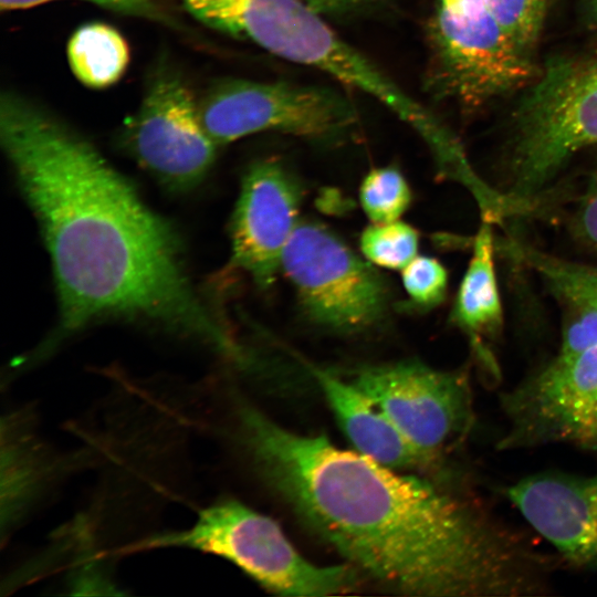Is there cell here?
I'll return each instance as SVG.
<instances>
[{
  "label": "cell",
  "mask_w": 597,
  "mask_h": 597,
  "mask_svg": "<svg viewBox=\"0 0 597 597\" xmlns=\"http://www.w3.org/2000/svg\"><path fill=\"white\" fill-rule=\"evenodd\" d=\"M597 402V346L570 357L555 356L502 394L506 430L502 450L573 442Z\"/></svg>",
  "instance_id": "obj_11"
},
{
  "label": "cell",
  "mask_w": 597,
  "mask_h": 597,
  "mask_svg": "<svg viewBox=\"0 0 597 597\" xmlns=\"http://www.w3.org/2000/svg\"><path fill=\"white\" fill-rule=\"evenodd\" d=\"M346 379L433 461L464 437L473 422L470 385L460 371L408 360L360 367Z\"/></svg>",
  "instance_id": "obj_9"
},
{
  "label": "cell",
  "mask_w": 597,
  "mask_h": 597,
  "mask_svg": "<svg viewBox=\"0 0 597 597\" xmlns=\"http://www.w3.org/2000/svg\"><path fill=\"white\" fill-rule=\"evenodd\" d=\"M547 0H488L489 8L506 36L530 54L545 17Z\"/></svg>",
  "instance_id": "obj_20"
},
{
  "label": "cell",
  "mask_w": 597,
  "mask_h": 597,
  "mask_svg": "<svg viewBox=\"0 0 597 597\" xmlns=\"http://www.w3.org/2000/svg\"><path fill=\"white\" fill-rule=\"evenodd\" d=\"M281 269L305 312L320 325L358 332L385 313L387 295L378 273L322 226L297 224Z\"/></svg>",
  "instance_id": "obj_7"
},
{
  "label": "cell",
  "mask_w": 597,
  "mask_h": 597,
  "mask_svg": "<svg viewBox=\"0 0 597 597\" xmlns=\"http://www.w3.org/2000/svg\"><path fill=\"white\" fill-rule=\"evenodd\" d=\"M597 146V56L557 59L517 113L505 196L521 209L576 153Z\"/></svg>",
  "instance_id": "obj_4"
},
{
  "label": "cell",
  "mask_w": 597,
  "mask_h": 597,
  "mask_svg": "<svg viewBox=\"0 0 597 597\" xmlns=\"http://www.w3.org/2000/svg\"><path fill=\"white\" fill-rule=\"evenodd\" d=\"M590 9L595 18H597V0H589Z\"/></svg>",
  "instance_id": "obj_27"
},
{
  "label": "cell",
  "mask_w": 597,
  "mask_h": 597,
  "mask_svg": "<svg viewBox=\"0 0 597 597\" xmlns=\"http://www.w3.org/2000/svg\"><path fill=\"white\" fill-rule=\"evenodd\" d=\"M0 139L51 254L56 337L123 316L241 355L195 293L172 229L86 138L35 102L3 92Z\"/></svg>",
  "instance_id": "obj_2"
},
{
  "label": "cell",
  "mask_w": 597,
  "mask_h": 597,
  "mask_svg": "<svg viewBox=\"0 0 597 597\" xmlns=\"http://www.w3.org/2000/svg\"><path fill=\"white\" fill-rule=\"evenodd\" d=\"M71 70L86 86L102 88L117 82L129 60L122 34L104 23H88L77 29L67 44Z\"/></svg>",
  "instance_id": "obj_16"
},
{
  "label": "cell",
  "mask_w": 597,
  "mask_h": 597,
  "mask_svg": "<svg viewBox=\"0 0 597 597\" xmlns=\"http://www.w3.org/2000/svg\"><path fill=\"white\" fill-rule=\"evenodd\" d=\"M123 137L138 164L175 191L201 181L218 147L201 124L190 91L169 73L151 83Z\"/></svg>",
  "instance_id": "obj_10"
},
{
  "label": "cell",
  "mask_w": 597,
  "mask_h": 597,
  "mask_svg": "<svg viewBox=\"0 0 597 597\" xmlns=\"http://www.w3.org/2000/svg\"><path fill=\"white\" fill-rule=\"evenodd\" d=\"M54 0H0L2 10L25 9ZM105 8L143 17L159 15V0H83Z\"/></svg>",
  "instance_id": "obj_24"
},
{
  "label": "cell",
  "mask_w": 597,
  "mask_h": 597,
  "mask_svg": "<svg viewBox=\"0 0 597 597\" xmlns=\"http://www.w3.org/2000/svg\"><path fill=\"white\" fill-rule=\"evenodd\" d=\"M500 245L513 258L536 271L562 301L578 302L597 308V265L563 260L516 240H509Z\"/></svg>",
  "instance_id": "obj_17"
},
{
  "label": "cell",
  "mask_w": 597,
  "mask_h": 597,
  "mask_svg": "<svg viewBox=\"0 0 597 597\" xmlns=\"http://www.w3.org/2000/svg\"><path fill=\"white\" fill-rule=\"evenodd\" d=\"M493 222L482 219L474 237L472 255L457 294L453 320L474 342L478 355L493 377L499 368L484 350L483 337H494L503 325V308L495 273Z\"/></svg>",
  "instance_id": "obj_15"
},
{
  "label": "cell",
  "mask_w": 597,
  "mask_h": 597,
  "mask_svg": "<svg viewBox=\"0 0 597 597\" xmlns=\"http://www.w3.org/2000/svg\"><path fill=\"white\" fill-rule=\"evenodd\" d=\"M198 111L218 146L270 130L328 140L343 136L356 122L353 107L336 93L282 82L219 84L198 103Z\"/></svg>",
  "instance_id": "obj_8"
},
{
  "label": "cell",
  "mask_w": 597,
  "mask_h": 597,
  "mask_svg": "<svg viewBox=\"0 0 597 597\" xmlns=\"http://www.w3.org/2000/svg\"><path fill=\"white\" fill-rule=\"evenodd\" d=\"M506 495L565 561L597 572V472H540L512 484Z\"/></svg>",
  "instance_id": "obj_13"
},
{
  "label": "cell",
  "mask_w": 597,
  "mask_h": 597,
  "mask_svg": "<svg viewBox=\"0 0 597 597\" xmlns=\"http://www.w3.org/2000/svg\"><path fill=\"white\" fill-rule=\"evenodd\" d=\"M198 20L291 62L321 70L381 102L428 144L443 126L301 0H195Z\"/></svg>",
  "instance_id": "obj_3"
},
{
  "label": "cell",
  "mask_w": 597,
  "mask_h": 597,
  "mask_svg": "<svg viewBox=\"0 0 597 597\" xmlns=\"http://www.w3.org/2000/svg\"><path fill=\"white\" fill-rule=\"evenodd\" d=\"M406 293L417 305L432 306L442 301L448 286V273L434 258L415 256L402 270Z\"/></svg>",
  "instance_id": "obj_21"
},
{
  "label": "cell",
  "mask_w": 597,
  "mask_h": 597,
  "mask_svg": "<svg viewBox=\"0 0 597 597\" xmlns=\"http://www.w3.org/2000/svg\"><path fill=\"white\" fill-rule=\"evenodd\" d=\"M165 546L218 555L276 595L332 596L358 586L354 566L310 562L274 520L237 500H221L203 509L187 530L154 535L137 544L139 549Z\"/></svg>",
  "instance_id": "obj_5"
},
{
  "label": "cell",
  "mask_w": 597,
  "mask_h": 597,
  "mask_svg": "<svg viewBox=\"0 0 597 597\" xmlns=\"http://www.w3.org/2000/svg\"><path fill=\"white\" fill-rule=\"evenodd\" d=\"M239 438L301 521L390 590L422 597L548 591L549 559L490 513L418 475L284 428L241 404Z\"/></svg>",
  "instance_id": "obj_1"
},
{
  "label": "cell",
  "mask_w": 597,
  "mask_h": 597,
  "mask_svg": "<svg viewBox=\"0 0 597 597\" xmlns=\"http://www.w3.org/2000/svg\"><path fill=\"white\" fill-rule=\"evenodd\" d=\"M572 443L597 450V402L580 425Z\"/></svg>",
  "instance_id": "obj_25"
},
{
  "label": "cell",
  "mask_w": 597,
  "mask_h": 597,
  "mask_svg": "<svg viewBox=\"0 0 597 597\" xmlns=\"http://www.w3.org/2000/svg\"><path fill=\"white\" fill-rule=\"evenodd\" d=\"M298 203L295 184L277 163L259 161L247 171L231 221L232 261L261 287L281 270Z\"/></svg>",
  "instance_id": "obj_12"
},
{
  "label": "cell",
  "mask_w": 597,
  "mask_h": 597,
  "mask_svg": "<svg viewBox=\"0 0 597 597\" xmlns=\"http://www.w3.org/2000/svg\"><path fill=\"white\" fill-rule=\"evenodd\" d=\"M572 229L577 239L597 249V166L578 200Z\"/></svg>",
  "instance_id": "obj_23"
},
{
  "label": "cell",
  "mask_w": 597,
  "mask_h": 597,
  "mask_svg": "<svg viewBox=\"0 0 597 597\" xmlns=\"http://www.w3.org/2000/svg\"><path fill=\"white\" fill-rule=\"evenodd\" d=\"M359 201L371 223L390 222L399 220L408 209L411 190L396 168H376L363 179Z\"/></svg>",
  "instance_id": "obj_19"
},
{
  "label": "cell",
  "mask_w": 597,
  "mask_h": 597,
  "mask_svg": "<svg viewBox=\"0 0 597 597\" xmlns=\"http://www.w3.org/2000/svg\"><path fill=\"white\" fill-rule=\"evenodd\" d=\"M365 259L377 266L402 270L418 255L419 234L400 220L371 223L360 235Z\"/></svg>",
  "instance_id": "obj_18"
},
{
  "label": "cell",
  "mask_w": 597,
  "mask_h": 597,
  "mask_svg": "<svg viewBox=\"0 0 597 597\" xmlns=\"http://www.w3.org/2000/svg\"><path fill=\"white\" fill-rule=\"evenodd\" d=\"M320 13L341 12L354 9L371 0H301Z\"/></svg>",
  "instance_id": "obj_26"
},
{
  "label": "cell",
  "mask_w": 597,
  "mask_h": 597,
  "mask_svg": "<svg viewBox=\"0 0 597 597\" xmlns=\"http://www.w3.org/2000/svg\"><path fill=\"white\" fill-rule=\"evenodd\" d=\"M567 306L561 345L556 356L570 357L597 346V308L563 301Z\"/></svg>",
  "instance_id": "obj_22"
},
{
  "label": "cell",
  "mask_w": 597,
  "mask_h": 597,
  "mask_svg": "<svg viewBox=\"0 0 597 597\" xmlns=\"http://www.w3.org/2000/svg\"><path fill=\"white\" fill-rule=\"evenodd\" d=\"M310 370L357 452L396 470L434 464L348 379L318 367L311 366Z\"/></svg>",
  "instance_id": "obj_14"
},
{
  "label": "cell",
  "mask_w": 597,
  "mask_h": 597,
  "mask_svg": "<svg viewBox=\"0 0 597 597\" xmlns=\"http://www.w3.org/2000/svg\"><path fill=\"white\" fill-rule=\"evenodd\" d=\"M429 35L434 83L467 105L516 90L534 75L530 54L506 36L488 0H437Z\"/></svg>",
  "instance_id": "obj_6"
}]
</instances>
